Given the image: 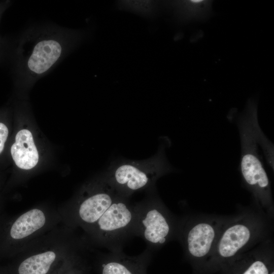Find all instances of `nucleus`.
I'll return each instance as SVG.
<instances>
[{"label":"nucleus","mask_w":274,"mask_h":274,"mask_svg":"<svg viewBox=\"0 0 274 274\" xmlns=\"http://www.w3.org/2000/svg\"><path fill=\"white\" fill-rule=\"evenodd\" d=\"M241 143V171L244 181L255 198L262 204L271 200L269 181L260 157L258 144H261L266 157L272 156V147L260 129L257 104L250 99L238 120Z\"/></svg>","instance_id":"obj_2"},{"label":"nucleus","mask_w":274,"mask_h":274,"mask_svg":"<svg viewBox=\"0 0 274 274\" xmlns=\"http://www.w3.org/2000/svg\"><path fill=\"white\" fill-rule=\"evenodd\" d=\"M87 30L54 24L28 27L13 42L10 56L15 84L27 88L50 72L88 38Z\"/></svg>","instance_id":"obj_1"},{"label":"nucleus","mask_w":274,"mask_h":274,"mask_svg":"<svg viewBox=\"0 0 274 274\" xmlns=\"http://www.w3.org/2000/svg\"><path fill=\"white\" fill-rule=\"evenodd\" d=\"M12 46L0 48V64L10 58Z\"/></svg>","instance_id":"obj_18"},{"label":"nucleus","mask_w":274,"mask_h":274,"mask_svg":"<svg viewBox=\"0 0 274 274\" xmlns=\"http://www.w3.org/2000/svg\"><path fill=\"white\" fill-rule=\"evenodd\" d=\"M129 197L120 193L98 220L86 231L98 245L110 252L122 251L134 236L135 210Z\"/></svg>","instance_id":"obj_3"},{"label":"nucleus","mask_w":274,"mask_h":274,"mask_svg":"<svg viewBox=\"0 0 274 274\" xmlns=\"http://www.w3.org/2000/svg\"><path fill=\"white\" fill-rule=\"evenodd\" d=\"M273 268L272 260L267 256L253 255L237 257L222 270L225 274H269Z\"/></svg>","instance_id":"obj_11"},{"label":"nucleus","mask_w":274,"mask_h":274,"mask_svg":"<svg viewBox=\"0 0 274 274\" xmlns=\"http://www.w3.org/2000/svg\"><path fill=\"white\" fill-rule=\"evenodd\" d=\"M122 252H111L108 262L102 264V274H134L129 266L134 257L126 256Z\"/></svg>","instance_id":"obj_14"},{"label":"nucleus","mask_w":274,"mask_h":274,"mask_svg":"<svg viewBox=\"0 0 274 274\" xmlns=\"http://www.w3.org/2000/svg\"><path fill=\"white\" fill-rule=\"evenodd\" d=\"M9 128L5 123L0 121V154L3 152L9 135Z\"/></svg>","instance_id":"obj_17"},{"label":"nucleus","mask_w":274,"mask_h":274,"mask_svg":"<svg viewBox=\"0 0 274 274\" xmlns=\"http://www.w3.org/2000/svg\"><path fill=\"white\" fill-rule=\"evenodd\" d=\"M56 258V254L53 251H47L31 256L20 264L18 273L46 274Z\"/></svg>","instance_id":"obj_13"},{"label":"nucleus","mask_w":274,"mask_h":274,"mask_svg":"<svg viewBox=\"0 0 274 274\" xmlns=\"http://www.w3.org/2000/svg\"><path fill=\"white\" fill-rule=\"evenodd\" d=\"M121 10L128 11L146 18H154L158 13V3L153 1H121L117 2Z\"/></svg>","instance_id":"obj_15"},{"label":"nucleus","mask_w":274,"mask_h":274,"mask_svg":"<svg viewBox=\"0 0 274 274\" xmlns=\"http://www.w3.org/2000/svg\"><path fill=\"white\" fill-rule=\"evenodd\" d=\"M12 3L10 0L0 1V21L3 14L10 7ZM12 43L9 39L2 37L0 35V48L10 46Z\"/></svg>","instance_id":"obj_16"},{"label":"nucleus","mask_w":274,"mask_h":274,"mask_svg":"<svg viewBox=\"0 0 274 274\" xmlns=\"http://www.w3.org/2000/svg\"><path fill=\"white\" fill-rule=\"evenodd\" d=\"M10 153L15 164L20 168L30 169L37 165L39 154L30 131L22 129L17 133Z\"/></svg>","instance_id":"obj_9"},{"label":"nucleus","mask_w":274,"mask_h":274,"mask_svg":"<svg viewBox=\"0 0 274 274\" xmlns=\"http://www.w3.org/2000/svg\"><path fill=\"white\" fill-rule=\"evenodd\" d=\"M87 196L78 201L74 210L75 220L87 230L110 207L121 193L104 177Z\"/></svg>","instance_id":"obj_8"},{"label":"nucleus","mask_w":274,"mask_h":274,"mask_svg":"<svg viewBox=\"0 0 274 274\" xmlns=\"http://www.w3.org/2000/svg\"><path fill=\"white\" fill-rule=\"evenodd\" d=\"M46 221L45 215L42 210H29L13 223L9 231L10 236L15 240L26 238L42 228Z\"/></svg>","instance_id":"obj_12"},{"label":"nucleus","mask_w":274,"mask_h":274,"mask_svg":"<svg viewBox=\"0 0 274 274\" xmlns=\"http://www.w3.org/2000/svg\"><path fill=\"white\" fill-rule=\"evenodd\" d=\"M257 226L248 219L229 225L218 236L213 252L203 269L207 272L222 269L237 257L257 235Z\"/></svg>","instance_id":"obj_6"},{"label":"nucleus","mask_w":274,"mask_h":274,"mask_svg":"<svg viewBox=\"0 0 274 274\" xmlns=\"http://www.w3.org/2000/svg\"><path fill=\"white\" fill-rule=\"evenodd\" d=\"M184 229L179 226L178 233L185 251L198 268L203 269L218 237V227L211 221H202Z\"/></svg>","instance_id":"obj_7"},{"label":"nucleus","mask_w":274,"mask_h":274,"mask_svg":"<svg viewBox=\"0 0 274 274\" xmlns=\"http://www.w3.org/2000/svg\"><path fill=\"white\" fill-rule=\"evenodd\" d=\"M171 168L160 152L144 161H125L111 166L105 176L119 192L130 197L133 193L151 190L158 178Z\"/></svg>","instance_id":"obj_4"},{"label":"nucleus","mask_w":274,"mask_h":274,"mask_svg":"<svg viewBox=\"0 0 274 274\" xmlns=\"http://www.w3.org/2000/svg\"><path fill=\"white\" fill-rule=\"evenodd\" d=\"M167 4L176 19L181 23L206 20L212 14L211 1H176Z\"/></svg>","instance_id":"obj_10"},{"label":"nucleus","mask_w":274,"mask_h":274,"mask_svg":"<svg viewBox=\"0 0 274 274\" xmlns=\"http://www.w3.org/2000/svg\"><path fill=\"white\" fill-rule=\"evenodd\" d=\"M134 235L142 238L153 252L169 241L178 233L177 223L163 203L151 195L134 204Z\"/></svg>","instance_id":"obj_5"},{"label":"nucleus","mask_w":274,"mask_h":274,"mask_svg":"<svg viewBox=\"0 0 274 274\" xmlns=\"http://www.w3.org/2000/svg\"><path fill=\"white\" fill-rule=\"evenodd\" d=\"M269 274H274L273 268L271 269V270L270 271Z\"/></svg>","instance_id":"obj_19"}]
</instances>
